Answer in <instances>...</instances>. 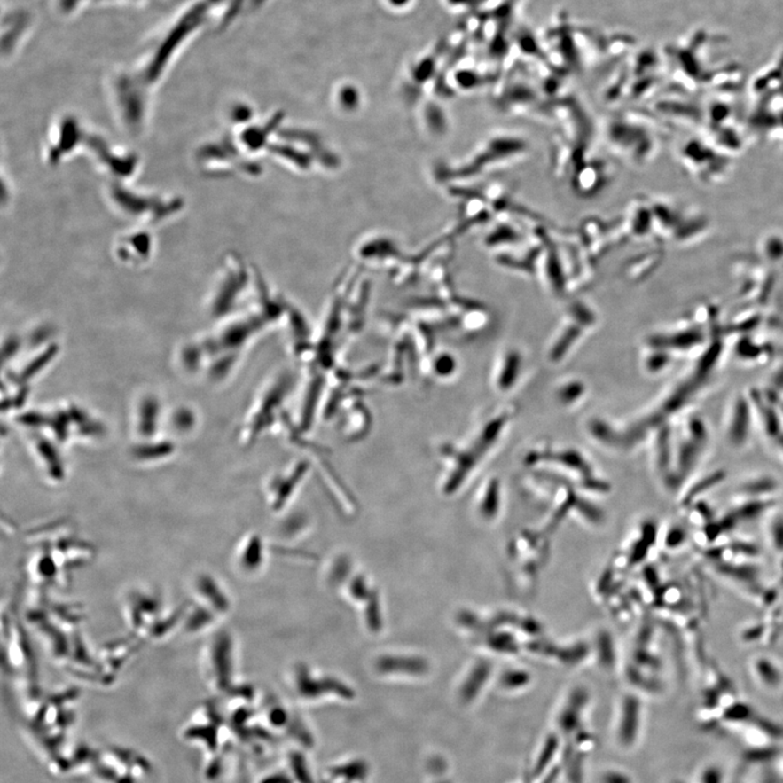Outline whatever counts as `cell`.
Returning a JSON list of instances; mask_svg holds the SVG:
<instances>
[{
	"mask_svg": "<svg viewBox=\"0 0 783 783\" xmlns=\"http://www.w3.org/2000/svg\"><path fill=\"white\" fill-rule=\"evenodd\" d=\"M203 8L204 4H200V0H196L176 19L165 32L160 46L153 51V64H155L153 66H156L157 62L160 66L169 64L171 58L177 54L181 47L186 45L191 38L197 35L204 19Z\"/></svg>",
	"mask_w": 783,
	"mask_h": 783,
	"instance_id": "6da1fadb",
	"label": "cell"
},
{
	"mask_svg": "<svg viewBox=\"0 0 783 783\" xmlns=\"http://www.w3.org/2000/svg\"><path fill=\"white\" fill-rule=\"evenodd\" d=\"M93 0H52V6L58 16L71 18L76 16Z\"/></svg>",
	"mask_w": 783,
	"mask_h": 783,
	"instance_id": "3957f363",
	"label": "cell"
},
{
	"mask_svg": "<svg viewBox=\"0 0 783 783\" xmlns=\"http://www.w3.org/2000/svg\"><path fill=\"white\" fill-rule=\"evenodd\" d=\"M704 783H719V776L718 773L714 771H709L706 773V778L704 779Z\"/></svg>",
	"mask_w": 783,
	"mask_h": 783,
	"instance_id": "277c9868",
	"label": "cell"
},
{
	"mask_svg": "<svg viewBox=\"0 0 783 783\" xmlns=\"http://www.w3.org/2000/svg\"><path fill=\"white\" fill-rule=\"evenodd\" d=\"M35 27V16L27 8L3 7L2 51L3 57L11 59L26 44Z\"/></svg>",
	"mask_w": 783,
	"mask_h": 783,
	"instance_id": "7a4b0ae2",
	"label": "cell"
}]
</instances>
